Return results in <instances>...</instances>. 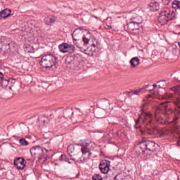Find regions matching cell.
Wrapping results in <instances>:
<instances>
[{"label": "cell", "instance_id": "obj_13", "mask_svg": "<svg viewBox=\"0 0 180 180\" xmlns=\"http://www.w3.org/2000/svg\"><path fill=\"white\" fill-rule=\"evenodd\" d=\"M150 10L152 12L157 11L160 8V4L159 3L154 1H152L149 4Z\"/></svg>", "mask_w": 180, "mask_h": 180}, {"label": "cell", "instance_id": "obj_7", "mask_svg": "<svg viewBox=\"0 0 180 180\" xmlns=\"http://www.w3.org/2000/svg\"><path fill=\"white\" fill-rule=\"evenodd\" d=\"M127 28L129 31L131 33H139L142 30V27L139 23L131 22L127 24Z\"/></svg>", "mask_w": 180, "mask_h": 180}, {"label": "cell", "instance_id": "obj_23", "mask_svg": "<svg viewBox=\"0 0 180 180\" xmlns=\"http://www.w3.org/2000/svg\"><path fill=\"white\" fill-rule=\"evenodd\" d=\"M178 45H179V46H180V42H178Z\"/></svg>", "mask_w": 180, "mask_h": 180}, {"label": "cell", "instance_id": "obj_17", "mask_svg": "<svg viewBox=\"0 0 180 180\" xmlns=\"http://www.w3.org/2000/svg\"><path fill=\"white\" fill-rule=\"evenodd\" d=\"M172 8L176 9H180V1L175 0L172 3Z\"/></svg>", "mask_w": 180, "mask_h": 180}, {"label": "cell", "instance_id": "obj_24", "mask_svg": "<svg viewBox=\"0 0 180 180\" xmlns=\"http://www.w3.org/2000/svg\"><path fill=\"white\" fill-rule=\"evenodd\" d=\"M1 149H0V154H1Z\"/></svg>", "mask_w": 180, "mask_h": 180}, {"label": "cell", "instance_id": "obj_11", "mask_svg": "<svg viewBox=\"0 0 180 180\" xmlns=\"http://www.w3.org/2000/svg\"><path fill=\"white\" fill-rule=\"evenodd\" d=\"M14 164L15 167L19 170H22L25 166V161L23 157H18L15 159Z\"/></svg>", "mask_w": 180, "mask_h": 180}, {"label": "cell", "instance_id": "obj_9", "mask_svg": "<svg viewBox=\"0 0 180 180\" xmlns=\"http://www.w3.org/2000/svg\"><path fill=\"white\" fill-rule=\"evenodd\" d=\"M11 42L8 40H2L0 41V52L2 53H8L11 49Z\"/></svg>", "mask_w": 180, "mask_h": 180}, {"label": "cell", "instance_id": "obj_25", "mask_svg": "<svg viewBox=\"0 0 180 180\" xmlns=\"http://www.w3.org/2000/svg\"><path fill=\"white\" fill-rule=\"evenodd\" d=\"M0 68H1V64H0Z\"/></svg>", "mask_w": 180, "mask_h": 180}, {"label": "cell", "instance_id": "obj_6", "mask_svg": "<svg viewBox=\"0 0 180 180\" xmlns=\"http://www.w3.org/2000/svg\"><path fill=\"white\" fill-rule=\"evenodd\" d=\"M59 50L62 53H73L75 51V46L68 43H62L59 46Z\"/></svg>", "mask_w": 180, "mask_h": 180}, {"label": "cell", "instance_id": "obj_21", "mask_svg": "<svg viewBox=\"0 0 180 180\" xmlns=\"http://www.w3.org/2000/svg\"><path fill=\"white\" fill-rule=\"evenodd\" d=\"M171 0H162V3L164 5H167L170 3Z\"/></svg>", "mask_w": 180, "mask_h": 180}, {"label": "cell", "instance_id": "obj_22", "mask_svg": "<svg viewBox=\"0 0 180 180\" xmlns=\"http://www.w3.org/2000/svg\"><path fill=\"white\" fill-rule=\"evenodd\" d=\"M4 75L2 73L0 72V79H3Z\"/></svg>", "mask_w": 180, "mask_h": 180}, {"label": "cell", "instance_id": "obj_1", "mask_svg": "<svg viewBox=\"0 0 180 180\" xmlns=\"http://www.w3.org/2000/svg\"><path fill=\"white\" fill-rule=\"evenodd\" d=\"M73 41L80 50L86 54L92 56L99 50V43L88 30L78 28L73 32Z\"/></svg>", "mask_w": 180, "mask_h": 180}, {"label": "cell", "instance_id": "obj_16", "mask_svg": "<svg viewBox=\"0 0 180 180\" xmlns=\"http://www.w3.org/2000/svg\"><path fill=\"white\" fill-rule=\"evenodd\" d=\"M130 63L131 65L132 66H136L139 64L140 63V60H139V58L137 57H135L131 59Z\"/></svg>", "mask_w": 180, "mask_h": 180}, {"label": "cell", "instance_id": "obj_19", "mask_svg": "<svg viewBox=\"0 0 180 180\" xmlns=\"http://www.w3.org/2000/svg\"><path fill=\"white\" fill-rule=\"evenodd\" d=\"M20 143L21 144L22 146H27L28 144V142L24 139H21L20 140Z\"/></svg>", "mask_w": 180, "mask_h": 180}, {"label": "cell", "instance_id": "obj_2", "mask_svg": "<svg viewBox=\"0 0 180 180\" xmlns=\"http://www.w3.org/2000/svg\"><path fill=\"white\" fill-rule=\"evenodd\" d=\"M161 149L158 144L150 141H144L138 144L134 149L137 157L142 159H148L157 155Z\"/></svg>", "mask_w": 180, "mask_h": 180}, {"label": "cell", "instance_id": "obj_4", "mask_svg": "<svg viewBox=\"0 0 180 180\" xmlns=\"http://www.w3.org/2000/svg\"><path fill=\"white\" fill-rule=\"evenodd\" d=\"M175 16L176 13L175 12L171 11L169 10H164L161 12L158 17V22L161 25H165L169 21L173 20Z\"/></svg>", "mask_w": 180, "mask_h": 180}, {"label": "cell", "instance_id": "obj_8", "mask_svg": "<svg viewBox=\"0 0 180 180\" xmlns=\"http://www.w3.org/2000/svg\"><path fill=\"white\" fill-rule=\"evenodd\" d=\"M30 152L32 155L34 157H41L43 156L45 153H46V151L40 147H35L31 149Z\"/></svg>", "mask_w": 180, "mask_h": 180}, {"label": "cell", "instance_id": "obj_20", "mask_svg": "<svg viewBox=\"0 0 180 180\" xmlns=\"http://www.w3.org/2000/svg\"><path fill=\"white\" fill-rule=\"evenodd\" d=\"M24 49L27 52H32V48H30V46H28V45L24 46Z\"/></svg>", "mask_w": 180, "mask_h": 180}, {"label": "cell", "instance_id": "obj_12", "mask_svg": "<svg viewBox=\"0 0 180 180\" xmlns=\"http://www.w3.org/2000/svg\"><path fill=\"white\" fill-rule=\"evenodd\" d=\"M15 81L14 79L6 80L2 81V85L4 88H7V89H11L13 86L14 84L15 83Z\"/></svg>", "mask_w": 180, "mask_h": 180}, {"label": "cell", "instance_id": "obj_10", "mask_svg": "<svg viewBox=\"0 0 180 180\" xmlns=\"http://www.w3.org/2000/svg\"><path fill=\"white\" fill-rule=\"evenodd\" d=\"M110 162L109 161L103 160L100 164L99 167L101 172L103 174H106L110 170Z\"/></svg>", "mask_w": 180, "mask_h": 180}, {"label": "cell", "instance_id": "obj_15", "mask_svg": "<svg viewBox=\"0 0 180 180\" xmlns=\"http://www.w3.org/2000/svg\"><path fill=\"white\" fill-rule=\"evenodd\" d=\"M10 15H11V11L8 8H7L0 12V18H6Z\"/></svg>", "mask_w": 180, "mask_h": 180}, {"label": "cell", "instance_id": "obj_14", "mask_svg": "<svg viewBox=\"0 0 180 180\" xmlns=\"http://www.w3.org/2000/svg\"><path fill=\"white\" fill-rule=\"evenodd\" d=\"M56 18L53 15H49L44 18V23L46 25H51L55 23Z\"/></svg>", "mask_w": 180, "mask_h": 180}, {"label": "cell", "instance_id": "obj_3", "mask_svg": "<svg viewBox=\"0 0 180 180\" xmlns=\"http://www.w3.org/2000/svg\"><path fill=\"white\" fill-rule=\"evenodd\" d=\"M68 152L73 160L76 161H85L89 159L90 155L89 150L81 144H74L68 147Z\"/></svg>", "mask_w": 180, "mask_h": 180}, {"label": "cell", "instance_id": "obj_18", "mask_svg": "<svg viewBox=\"0 0 180 180\" xmlns=\"http://www.w3.org/2000/svg\"><path fill=\"white\" fill-rule=\"evenodd\" d=\"M93 180H103L101 176L98 174H95L93 177Z\"/></svg>", "mask_w": 180, "mask_h": 180}, {"label": "cell", "instance_id": "obj_5", "mask_svg": "<svg viewBox=\"0 0 180 180\" xmlns=\"http://www.w3.org/2000/svg\"><path fill=\"white\" fill-rule=\"evenodd\" d=\"M56 59L55 56L52 54L45 55L42 58L40 64L45 68H51L56 64Z\"/></svg>", "mask_w": 180, "mask_h": 180}]
</instances>
